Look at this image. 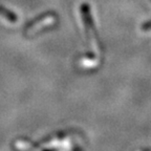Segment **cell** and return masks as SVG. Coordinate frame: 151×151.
<instances>
[{
	"label": "cell",
	"mask_w": 151,
	"mask_h": 151,
	"mask_svg": "<svg viewBox=\"0 0 151 151\" xmlns=\"http://www.w3.org/2000/svg\"><path fill=\"white\" fill-rule=\"evenodd\" d=\"M54 21H55V18L52 16H46V17H44V18L38 19L35 22H32V23L25 28V33L28 34V35H29V34H33V33H35L36 31H39L43 26L52 23Z\"/></svg>",
	"instance_id": "6da1fadb"
},
{
	"label": "cell",
	"mask_w": 151,
	"mask_h": 151,
	"mask_svg": "<svg viewBox=\"0 0 151 151\" xmlns=\"http://www.w3.org/2000/svg\"><path fill=\"white\" fill-rule=\"evenodd\" d=\"M0 15L4 19H6L7 21L11 22V23H15V22L18 20V18H17V16L14 13L9 11V9H6L5 7L1 6V5H0Z\"/></svg>",
	"instance_id": "7a4b0ae2"
}]
</instances>
